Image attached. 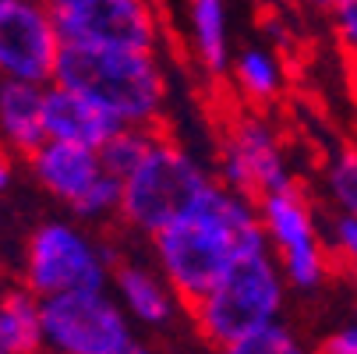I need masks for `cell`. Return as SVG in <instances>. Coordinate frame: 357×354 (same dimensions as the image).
I'll use <instances>...</instances> for the list:
<instances>
[{
    "label": "cell",
    "instance_id": "cell-6",
    "mask_svg": "<svg viewBox=\"0 0 357 354\" xmlns=\"http://www.w3.org/2000/svg\"><path fill=\"white\" fill-rule=\"evenodd\" d=\"M61 43L152 50L156 18L145 0H43Z\"/></svg>",
    "mask_w": 357,
    "mask_h": 354
},
{
    "label": "cell",
    "instance_id": "cell-20",
    "mask_svg": "<svg viewBox=\"0 0 357 354\" xmlns=\"http://www.w3.org/2000/svg\"><path fill=\"white\" fill-rule=\"evenodd\" d=\"M333 29L347 64H357V0H336L333 4Z\"/></svg>",
    "mask_w": 357,
    "mask_h": 354
},
{
    "label": "cell",
    "instance_id": "cell-23",
    "mask_svg": "<svg viewBox=\"0 0 357 354\" xmlns=\"http://www.w3.org/2000/svg\"><path fill=\"white\" fill-rule=\"evenodd\" d=\"M15 4H22V0H0V15H4L8 8H15Z\"/></svg>",
    "mask_w": 357,
    "mask_h": 354
},
{
    "label": "cell",
    "instance_id": "cell-13",
    "mask_svg": "<svg viewBox=\"0 0 357 354\" xmlns=\"http://www.w3.org/2000/svg\"><path fill=\"white\" fill-rule=\"evenodd\" d=\"M43 89L32 82H11L0 78V138L15 153H36L46 142L43 128Z\"/></svg>",
    "mask_w": 357,
    "mask_h": 354
},
{
    "label": "cell",
    "instance_id": "cell-22",
    "mask_svg": "<svg viewBox=\"0 0 357 354\" xmlns=\"http://www.w3.org/2000/svg\"><path fill=\"white\" fill-rule=\"evenodd\" d=\"M8 184H11V167L0 160V191H8Z\"/></svg>",
    "mask_w": 357,
    "mask_h": 354
},
{
    "label": "cell",
    "instance_id": "cell-10",
    "mask_svg": "<svg viewBox=\"0 0 357 354\" xmlns=\"http://www.w3.org/2000/svg\"><path fill=\"white\" fill-rule=\"evenodd\" d=\"M220 153H223L220 174L230 191H241L248 198H262V195H273V191H283L294 184L273 131L255 117H234L227 124Z\"/></svg>",
    "mask_w": 357,
    "mask_h": 354
},
{
    "label": "cell",
    "instance_id": "cell-11",
    "mask_svg": "<svg viewBox=\"0 0 357 354\" xmlns=\"http://www.w3.org/2000/svg\"><path fill=\"white\" fill-rule=\"evenodd\" d=\"M43 128H46V138H54V142L103 149L124 124L103 107H96L92 99L50 82L43 89Z\"/></svg>",
    "mask_w": 357,
    "mask_h": 354
},
{
    "label": "cell",
    "instance_id": "cell-21",
    "mask_svg": "<svg viewBox=\"0 0 357 354\" xmlns=\"http://www.w3.org/2000/svg\"><path fill=\"white\" fill-rule=\"evenodd\" d=\"M319 354H357V326L333 333L329 340H322Z\"/></svg>",
    "mask_w": 357,
    "mask_h": 354
},
{
    "label": "cell",
    "instance_id": "cell-9",
    "mask_svg": "<svg viewBox=\"0 0 357 354\" xmlns=\"http://www.w3.org/2000/svg\"><path fill=\"white\" fill-rule=\"evenodd\" d=\"M61 46L64 43L46 8L36 0H22L0 15V78L50 85Z\"/></svg>",
    "mask_w": 357,
    "mask_h": 354
},
{
    "label": "cell",
    "instance_id": "cell-12",
    "mask_svg": "<svg viewBox=\"0 0 357 354\" xmlns=\"http://www.w3.org/2000/svg\"><path fill=\"white\" fill-rule=\"evenodd\" d=\"M32 160V174L36 181L61 198L64 206H75V202L103 177V160H99V149H85V145H71V142H54L46 138Z\"/></svg>",
    "mask_w": 357,
    "mask_h": 354
},
{
    "label": "cell",
    "instance_id": "cell-17",
    "mask_svg": "<svg viewBox=\"0 0 357 354\" xmlns=\"http://www.w3.org/2000/svg\"><path fill=\"white\" fill-rule=\"evenodd\" d=\"M237 85L244 96H251L255 103H266V99H273L280 92V68L269 54H262V50H244V54L237 57Z\"/></svg>",
    "mask_w": 357,
    "mask_h": 354
},
{
    "label": "cell",
    "instance_id": "cell-27",
    "mask_svg": "<svg viewBox=\"0 0 357 354\" xmlns=\"http://www.w3.org/2000/svg\"><path fill=\"white\" fill-rule=\"evenodd\" d=\"M0 354H4V351H0Z\"/></svg>",
    "mask_w": 357,
    "mask_h": 354
},
{
    "label": "cell",
    "instance_id": "cell-16",
    "mask_svg": "<svg viewBox=\"0 0 357 354\" xmlns=\"http://www.w3.org/2000/svg\"><path fill=\"white\" fill-rule=\"evenodd\" d=\"M156 131L152 128H121L103 149H99V160H103V170L114 174L117 181H124L145 156L149 149L156 145Z\"/></svg>",
    "mask_w": 357,
    "mask_h": 354
},
{
    "label": "cell",
    "instance_id": "cell-19",
    "mask_svg": "<svg viewBox=\"0 0 357 354\" xmlns=\"http://www.w3.org/2000/svg\"><path fill=\"white\" fill-rule=\"evenodd\" d=\"M329 191L347 216H357V153H340L329 167Z\"/></svg>",
    "mask_w": 357,
    "mask_h": 354
},
{
    "label": "cell",
    "instance_id": "cell-5",
    "mask_svg": "<svg viewBox=\"0 0 357 354\" xmlns=\"http://www.w3.org/2000/svg\"><path fill=\"white\" fill-rule=\"evenodd\" d=\"M43 347L50 354H124L131 326L107 290H64L39 297Z\"/></svg>",
    "mask_w": 357,
    "mask_h": 354
},
{
    "label": "cell",
    "instance_id": "cell-8",
    "mask_svg": "<svg viewBox=\"0 0 357 354\" xmlns=\"http://www.w3.org/2000/svg\"><path fill=\"white\" fill-rule=\"evenodd\" d=\"M259 216H262L269 241L280 251L287 280L294 287H319L326 276V256H322V244H319V234L312 223V209L304 202V195L297 191V184L262 195Z\"/></svg>",
    "mask_w": 357,
    "mask_h": 354
},
{
    "label": "cell",
    "instance_id": "cell-26",
    "mask_svg": "<svg viewBox=\"0 0 357 354\" xmlns=\"http://www.w3.org/2000/svg\"><path fill=\"white\" fill-rule=\"evenodd\" d=\"M350 71H354V96H357V64H350Z\"/></svg>",
    "mask_w": 357,
    "mask_h": 354
},
{
    "label": "cell",
    "instance_id": "cell-18",
    "mask_svg": "<svg viewBox=\"0 0 357 354\" xmlns=\"http://www.w3.org/2000/svg\"><path fill=\"white\" fill-rule=\"evenodd\" d=\"M223 354H308V351L297 344V337L287 326H280L273 319V323H266L259 330L237 337L234 344H227Z\"/></svg>",
    "mask_w": 357,
    "mask_h": 354
},
{
    "label": "cell",
    "instance_id": "cell-1",
    "mask_svg": "<svg viewBox=\"0 0 357 354\" xmlns=\"http://www.w3.org/2000/svg\"><path fill=\"white\" fill-rule=\"evenodd\" d=\"M259 251H269L262 216L248 195L227 184H213L184 216L156 234L163 280L188 309H195L234 263Z\"/></svg>",
    "mask_w": 357,
    "mask_h": 354
},
{
    "label": "cell",
    "instance_id": "cell-2",
    "mask_svg": "<svg viewBox=\"0 0 357 354\" xmlns=\"http://www.w3.org/2000/svg\"><path fill=\"white\" fill-rule=\"evenodd\" d=\"M54 82L92 99L124 128H152L167 103V78L152 50L61 46Z\"/></svg>",
    "mask_w": 357,
    "mask_h": 354
},
{
    "label": "cell",
    "instance_id": "cell-14",
    "mask_svg": "<svg viewBox=\"0 0 357 354\" xmlns=\"http://www.w3.org/2000/svg\"><path fill=\"white\" fill-rule=\"evenodd\" d=\"M39 347H43L39 297L32 290H8L0 297V351L39 354Z\"/></svg>",
    "mask_w": 357,
    "mask_h": 354
},
{
    "label": "cell",
    "instance_id": "cell-4",
    "mask_svg": "<svg viewBox=\"0 0 357 354\" xmlns=\"http://www.w3.org/2000/svg\"><path fill=\"white\" fill-rule=\"evenodd\" d=\"M283 305V276L269 251L234 263L216 287L191 309L202 337L216 347L234 344L237 337L276 319Z\"/></svg>",
    "mask_w": 357,
    "mask_h": 354
},
{
    "label": "cell",
    "instance_id": "cell-3",
    "mask_svg": "<svg viewBox=\"0 0 357 354\" xmlns=\"http://www.w3.org/2000/svg\"><path fill=\"white\" fill-rule=\"evenodd\" d=\"M216 181L170 138H156L149 156L121 181V216L156 237L177 216H184Z\"/></svg>",
    "mask_w": 357,
    "mask_h": 354
},
{
    "label": "cell",
    "instance_id": "cell-7",
    "mask_svg": "<svg viewBox=\"0 0 357 354\" xmlns=\"http://www.w3.org/2000/svg\"><path fill=\"white\" fill-rule=\"evenodd\" d=\"M25 276L36 297L64 290H107V259L71 223H43L29 237Z\"/></svg>",
    "mask_w": 357,
    "mask_h": 354
},
{
    "label": "cell",
    "instance_id": "cell-25",
    "mask_svg": "<svg viewBox=\"0 0 357 354\" xmlns=\"http://www.w3.org/2000/svg\"><path fill=\"white\" fill-rule=\"evenodd\" d=\"M308 4H315V8H333L336 0H308Z\"/></svg>",
    "mask_w": 357,
    "mask_h": 354
},
{
    "label": "cell",
    "instance_id": "cell-24",
    "mask_svg": "<svg viewBox=\"0 0 357 354\" xmlns=\"http://www.w3.org/2000/svg\"><path fill=\"white\" fill-rule=\"evenodd\" d=\"M124 354H149V351H145V347H142V344H131V347H128V351H124Z\"/></svg>",
    "mask_w": 357,
    "mask_h": 354
},
{
    "label": "cell",
    "instance_id": "cell-15",
    "mask_svg": "<svg viewBox=\"0 0 357 354\" xmlns=\"http://www.w3.org/2000/svg\"><path fill=\"white\" fill-rule=\"evenodd\" d=\"M114 283L124 297V305L131 309V316H138L142 323H152V326H160L170 319L174 312V290L167 283H160L152 273H145L142 266H117L114 273Z\"/></svg>",
    "mask_w": 357,
    "mask_h": 354
}]
</instances>
